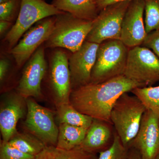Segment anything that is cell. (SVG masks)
<instances>
[{
    "mask_svg": "<svg viewBox=\"0 0 159 159\" xmlns=\"http://www.w3.org/2000/svg\"><path fill=\"white\" fill-rule=\"evenodd\" d=\"M44 1H45V0H44Z\"/></svg>",
    "mask_w": 159,
    "mask_h": 159,
    "instance_id": "34",
    "label": "cell"
},
{
    "mask_svg": "<svg viewBox=\"0 0 159 159\" xmlns=\"http://www.w3.org/2000/svg\"><path fill=\"white\" fill-rule=\"evenodd\" d=\"M129 148L139 152L142 159H155L159 154V121L151 111L146 110L140 128Z\"/></svg>",
    "mask_w": 159,
    "mask_h": 159,
    "instance_id": "14",
    "label": "cell"
},
{
    "mask_svg": "<svg viewBox=\"0 0 159 159\" xmlns=\"http://www.w3.org/2000/svg\"><path fill=\"white\" fill-rule=\"evenodd\" d=\"M93 20L79 18L68 12L55 16L53 31L44 47L64 48L72 53L79 50L85 41L93 27Z\"/></svg>",
    "mask_w": 159,
    "mask_h": 159,
    "instance_id": "2",
    "label": "cell"
},
{
    "mask_svg": "<svg viewBox=\"0 0 159 159\" xmlns=\"http://www.w3.org/2000/svg\"><path fill=\"white\" fill-rule=\"evenodd\" d=\"M142 46L150 49L159 58V29L148 33Z\"/></svg>",
    "mask_w": 159,
    "mask_h": 159,
    "instance_id": "27",
    "label": "cell"
},
{
    "mask_svg": "<svg viewBox=\"0 0 159 159\" xmlns=\"http://www.w3.org/2000/svg\"><path fill=\"white\" fill-rule=\"evenodd\" d=\"M131 93L136 96L146 109L151 111L159 121V86L136 88Z\"/></svg>",
    "mask_w": 159,
    "mask_h": 159,
    "instance_id": "22",
    "label": "cell"
},
{
    "mask_svg": "<svg viewBox=\"0 0 159 159\" xmlns=\"http://www.w3.org/2000/svg\"><path fill=\"white\" fill-rule=\"evenodd\" d=\"M123 75L144 87L151 86L159 82V58L142 45L129 48Z\"/></svg>",
    "mask_w": 159,
    "mask_h": 159,
    "instance_id": "6",
    "label": "cell"
},
{
    "mask_svg": "<svg viewBox=\"0 0 159 159\" xmlns=\"http://www.w3.org/2000/svg\"><path fill=\"white\" fill-rule=\"evenodd\" d=\"M129 49L120 40H109L100 44L90 84L100 83L123 75Z\"/></svg>",
    "mask_w": 159,
    "mask_h": 159,
    "instance_id": "4",
    "label": "cell"
},
{
    "mask_svg": "<svg viewBox=\"0 0 159 159\" xmlns=\"http://www.w3.org/2000/svg\"><path fill=\"white\" fill-rule=\"evenodd\" d=\"M146 110L136 96L128 93L122 94L115 102L111 111V122L126 147H128L138 133Z\"/></svg>",
    "mask_w": 159,
    "mask_h": 159,
    "instance_id": "3",
    "label": "cell"
},
{
    "mask_svg": "<svg viewBox=\"0 0 159 159\" xmlns=\"http://www.w3.org/2000/svg\"><path fill=\"white\" fill-rule=\"evenodd\" d=\"M49 59L50 86L57 107L70 102L72 92L69 57L66 51L55 48Z\"/></svg>",
    "mask_w": 159,
    "mask_h": 159,
    "instance_id": "10",
    "label": "cell"
},
{
    "mask_svg": "<svg viewBox=\"0 0 159 159\" xmlns=\"http://www.w3.org/2000/svg\"><path fill=\"white\" fill-rule=\"evenodd\" d=\"M10 62L7 58H2L0 60V81L2 83L10 67Z\"/></svg>",
    "mask_w": 159,
    "mask_h": 159,
    "instance_id": "28",
    "label": "cell"
},
{
    "mask_svg": "<svg viewBox=\"0 0 159 159\" xmlns=\"http://www.w3.org/2000/svg\"><path fill=\"white\" fill-rule=\"evenodd\" d=\"M21 0H10L0 4V20L12 22L17 19Z\"/></svg>",
    "mask_w": 159,
    "mask_h": 159,
    "instance_id": "25",
    "label": "cell"
},
{
    "mask_svg": "<svg viewBox=\"0 0 159 159\" xmlns=\"http://www.w3.org/2000/svg\"><path fill=\"white\" fill-rule=\"evenodd\" d=\"M97 154L90 153L77 147L65 150L57 146H46L35 159H97Z\"/></svg>",
    "mask_w": 159,
    "mask_h": 159,
    "instance_id": "19",
    "label": "cell"
},
{
    "mask_svg": "<svg viewBox=\"0 0 159 159\" xmlns=\"http://www.w3.org/2000/svg\"><path fill=\"white\" fill-rule=\"evenodd\" d=\"M12 22L7 21L0 20V35L1 37L5 35L6 33H7L11 29L12 27Z\"/></svg>",
    "mask_w": 159,
    "mask_h": 159,
    "instance_id": "30",
    "label": "cell"
},
{
    "mask_svg": "<svg viewBox=\"0 0 159 159\" xmlns=\"http://www.w3.org/2000/svg\"><path fill=\"white\" fill-rule=\"evenodd\" d=\"M43 46L35 51L25 64L23 69L17 91L25 99L41 96V83L47 69L45 47Z\"/></svg>",
    "mask_w": 159,
    "mask_h": 159,
    "instance_id": "11",
    "label": "cell"
},
{
    "mask_svg": "<svg viewBox=\"0 0 159 159\" xmlns=\"http://www.w3.org/2000/svg\"><path fill=\"white\" fill-rule=\"evenodd\" d=\"M128 159H142L141 154L138 150L133 148H129Z\"/></svg>",
    "mask_w": 159,
    "mask_h": 159,
    "instance_id": "31",
    "label": "cell"
},
{
    "mask_svg": "<svg viewBox=\"0 0 159 159\" xmlns=\"http://www.w3.org/2000/svg\"><path fill=\"white\" fill-rule=\"evenodd\" d=\"M26 102V128L46 146H56L58 127L54 122L53 113L39 105L33 98H27Z\"/></svg>",
    "mask_w": 159,
    "mask_h": 159,
    "instance_id": "8",
    "label": "cell"
},
{
    "mask_svg": "<svg viewBox=\"0 0 159 159\" xmlns=\"http://www.w3.org/2000/svg\"><path fill=\"white\" fill-rule=\"evenodd\" d=\"M138 87H145L121 75L72 90L70 103L81 113L111 123V111L117 99L122 94Z\"/></svg>",
    "mask_w": 159,
    "mask_h": 159,
    "instance_id": "1",
    "label": "cell"
},
{
    "mask_svg": "<svg viewBox=\"0 0 159 159\" xmlns=\"http://www.w3.org/2000/svg\"><path fill=\"white\" fill-rule=\"evenodd\" d=\"M99 44L85 41L81 48L69 57L73 89L89 84Z\"/></svg>",
    "mask_w": 159,
    "mask_h": 159,
    "instance_id": "13",
    "label": "cell"
},
{
    "mask_svg": "<svg viewBox=\"0 0 159 159\" xmlns=\"http://www.w3.org/2000/svg\"><path fill=\"white\" fill-rule=\"evenodd\" d=\"M10 1V0H0V4L6 2H8V1Z\"/></svg>",
    "mask_w": 159,
    "mask_h": 159,
    "instance_id": "32",
    "label": "cell"
},
{
    "mask_svg": "<svg viewBox=\"0 0 159 159\" xmlns=\"http://www.w3.org/2000/svg\"><path fill=\"white\" fill-rule=\"evenodd\" d=\"M88 129L66 123L59 124L56 146L68 150L76 148L82 143Z\"/></svg>",
    "mask_w": 159,
    "mask_h": 159,
    "instance_id": "18",
    "label": "cell"
},
{
    "mask_svg": "<svg viewBox=\"0 0 159 159\" xmlns=\"http://www.w3.org/2000/svg\"><path fill=\"white\" fill-rule=\"evenodd\" d=\"M55 20V16H53L38 22L9 50L17 67L20 68L25 65L35 51L48 39L53 31Z\"/></svg>",
    "mask_w": 159,
    "mask_h": 159,
    "instance_id": "9",
    "label": "cell"
},
{
    "mask_svg": "<svg viewBox=\"0 0 159 159\" xmlns=\"http://www.w3.org/2000/svg\"><path fill=\"white\" fill-rule=\"evenodd\" d=\"M58 10L86 20H93L99 12L94 0H53Z\"/></svg>",
    "mask_w": 159,
    "mask_h": 159,
    "instance_id": "17",
    "label": "cell"
},
{
    "mask_svg": "<svg viewBox=\"0 0 159 159\" xmlns=\"http://www.w3.org/2000/svg\"><path fill=\"white\" fill-rule=\"evenodd\" d=\"M129 148L123 145L116 131L110 147L99 152L97 159H128Z\"/></svg>",
    "mask_w": 159,
    "mask_h": 159,
    "instance_id": "24",
    "label": "cell"
},
{
    "mask_svg": "<svg viewBox=\"0 0 159 159\" xmlns=\"http://www.w3.org/2000/svg\"><path fill=\"white\" fill-rule=\"evenodd\" d=\"M9 143L24 153L36 157L46 146L41 140L32 134L17 132Z\"/></svg>",
    "mask_w": 159,
    "mask_h": 159,
    "instance_id": "21",
    "label": "cell"
},
{
    "mask_svg": "<svg viewBox=\"0 0 159 159\" xmlns=\"http://www.w3.org/2000/svg\"><path fill=\"white\" fill-rule=\"evenodd\" d=\"M144 0H133L125 12L120 40L129 48L142 45L147 34L145 30Z\"/></svg>",
    "mask_w": 159,
    "mask_h": 159,
    "instance_id": "12",
    "label": "cell"
},
{
    "mask_svg": "<svg viewBox=\"0 0 159 159\" xmlns=\"http://www.w3.org/2000/svg\"><path fill=\"white\" fill-rule=\"evenodd\" d=\"M115 132L111 122L93 119L85 138L77 147L90 153H99L110 147Z\"/></svg>",
    "mask_w": 159,
    "mask_h": 159,
    "instance_id": "16",
    "label": "cell"
},
{
    "mask_svg": "<svg viewBox=\"0 0 159 159\" xmlns=\"http://www.w3.org/2000/svg\"><path fill=\"white\" fill-rule=\"evenodd\" d=\"M131 2L113 4L99 11L86 41L100 44L109 40H120L122 20Z\"/></svg>",
    "mask_w": 159,
    "mask_h": 159,
    "instance_id": "7",
    "label": "cell"
},
{
    "mask_svg": "<svg viewBox=\"0 0 159 159\" xmlns=\"http://www.w3.org/2000/svg\"><path fill=\"white\" fill-rule=\"evenodd\" d=\"M144 19L147 34L159 29V0H144Z\"/></svg>",
    "mask_w": 159,
    "mask_h": 159,
    "instance_id": "23",
    "label": "cell"
},
{
    "mask_svg": "<svg viewBox=\"0 0 159 159\" xmlns=\"http://www.w3.org/2000/svg\"><path fill=\"white\" fill-rule=\"evenodd\" d=\"M63 12L44 0H21L19 13L15 23L5 37L9 50L12 48L26 31L38 22Z\"/></svg>",
    "mask_w": 159,
    "mask_h": 159,
    "instance_id": "5",
    "label": "cell"
},
{
    "mask_svg": "<svg viewBox=\"0 0 159 159\" xmlns=\"http://www.w3.org/2000/svg\"><path fill=\"white\" fill-rule=\"evenodd\" d=\"M26 99L17 93L6 97L0 109V129L2 141L8 142L17 132L16 125L27 112Z\"/></svg>",
    "mask_w": 159,
    "mask_h": 159,
    "instance_id": "15",
    "label": "cell"
},
{
    "mask_svg": "<svg viewBox=\"0 0 159 159\" xmlns=\"http://www.w3.org/2000/svg\"><path fill=\"white\" fill-rule=\"evenodd\" d=\"M132 1L133 0H94L99 11L113 4L126 1Z\"/></svg>",
    "mask_w": 159,
    "mask_h": 159,
    "instance_id": "29",
    "label": "cell"
},
{
    "mask_svg": "<svg viewBox=\"0 0 159 159\" xmlns=\"http://www.w3.org/2000/svg\"><path fill=\"white\" fill-rule=\"evenodd\" d=\"M57 119L61 123L89 128L93 119L77 110L70 103L57 107Z\"/></svg>",
    "mask_w": 159,
    "mask_h": 159,
    "instance_id": "20",
    "label": "cell"
},
{
    "mask_svg": "<svg viewBox=\"0 0 159 159\" xmlns=\"http://www.w3.org/2000/svg\"><path fill=\"white\" fill-rule=\"evenodd\" d=\"M155 159H159V154Z\"/></svg>",
    "mask_w": 159,
    "mask_h": 159,
    "instance_id": "33",
    "label": "cell"
},
{
    "mask_svg": "<svg viewBox=\"0 0 159 159\" xmlns=\"http://www.w3.org/2000/svg\"><path fill=\"white\" fill-rule=\"evenodd\" d=\"M35 157L22 152L10 145L9 142L1 141L0 159H35Z\"/></svg>",
    "mask_w": 159,
    "mask_h": 159,
    "instance_id": "26",
    "label": "cell"
}]
</instances>
